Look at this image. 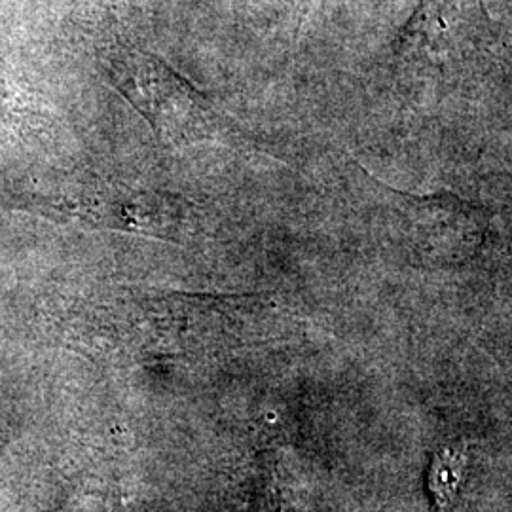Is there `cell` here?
Listing matches in <instances>:
<instances>
[{"label": "cell", "instance_id": "cell-1", "mask_svg": "<svg viewBox=\"0 0 512 512\" xmlns=\"http://www.w3.org/2000/svg\"><path fill=\"white\" fill-rule=\"evenodd\" d=\"M152 126L173 139L203 137L209 122V105L188 82L152 59H139L129 65L118 84Z\"/></svg>", "mask_w": 512, "mask_h": 512}, {"label": "cell", "instance_id": "cell-2", "mask_svg": "<svg viewBox=\"0 0 512 512\" xmlns=\"http://www.w3.org/2000/svg\"><path fill=\"white\" fill-rule=\"evenodd\" d=\"M458 465H456V456H446L435 463L433 469V490L439 495L440 501L450 499L454 495V490L458 486Z\"/></svg>", "mask_w": 512, "mask_h": 512}]
</instances>
